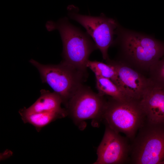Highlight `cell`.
Segmentation results:
<instances>
[{
    "instance_id": "2e32d148",
    "label": "cell",
    "mask_w": 164,
    "mask_h": 164,
    "mask_svg": "<svg viewBox=\"0 0 164 164\" xmlns=\"http://www.w3.org/2000/svg\"><path fill=\"white\" fill-rule=\"evenodd\" d=\"M162 164H164V161H163L162 163Z\"/></svg>"
},
{
    "instance_id": "7a4b0ae2",
    "label": "cell",
    "mask_w": 164,
    "mask_h": 164,
    "mask_svg": "<svg viewBox=\"0 0 164 164\" xmlns=\"http://www.w3.org/2000/svg\"><path fill=\"white\" fill-rule=\"evenodd\" d=\"M116 33L126 60L138 71L148 70L164 55V42L150 36L117 28Z\"/></svg>"
},
{
    "instance_id": "5b68a950",
    "label": "cell",
    "mask_w": 164,
    "mask_h": 164,
    "mask_svg": "<svg viewBox=\"0 0 164 164\" xmlns=\"http://www.w3.org/2000/svg\"><path fill=\"white\" fill-rule=\"evenodd\" d=\"M29 62L38 70L42 82L60 96L66 107L87 77V73L61 62L57 65H44L33 59Z\"/></svg>"
},
{
    "instance_id": "3957f363",
    "label": "cell",
    "mask_w": 164,
    "mask_h": 164,
    "mask_svg": "<svg viewBox=\"0 0 164 164\" xmlns=\"http://www.w3.org/2000/svg\"><path fill=\"white\" fill-rule=\"evenodd\" d=\"M131 141L129 163L161 164L164 161V123L146 120Z\"/></svg>"
},
{
    "instance_id": "5bb4252c",
    "label": "cell",
    "mask_w": 164,
    "mask_h": 164,
    "mask_svg": "<svg viewBox=\"0 0 164 164\" xmlns=\"http://www.w3.org/2000/svg\"><path fill=\"white\" fill-rule=\"evenodd\" d=\"M86 66L94 73L95 76L109 79L121 88L117 74L114 68L110 65L102 62L89 60L87 63Z\"/></svg>"
},
{
    "instance_id": "9a60e30c",
    "label": "cell",
    "mask_w": 164,
    "mask_h": 164,
    "mask_svg": "<svg viewBox=\"0 0 164 164\" xmlns=\"http://www.w3.org/2000/svg\"><path fill=\"white\" fill-rule=\"evenodd\" d=\"M149 72L153 86L164 89V55L151 67Z\"/></svg>"
},
{
    "instance_id": "7c38bea8",
    "label": "cell",
    "mask_w": 164,
    "mask_h": 164,
    "mask_svg": "<svg viewBox=\"0 0 164 164\" xmlns=\"http://www.w3.org/2000/svg\"><path fill=\"white\" fill-rule=\"evenodd\" d=\"M19 112L23 122L32 125L38 132L40 131L42 128L56 119L65 117L68 115L67 112L28 113L19 110Z\"/></svg>"
},
{
    "instance_id": "8992f818",
    "label": "cell",
    "mask_w": 164,
    "mask_h": 164,
    "mask_svg": "<svg viewBox=\"0 0 164 164\" xmlns=\"http://www.w3.org/2000/svg\"><path fill=\"white\" fill-rule=\"evenodd\" d=\"M104 96L83 85L68 102V114L79 126L88 119H102L107 103Z\"/></svg>"
},
{
    "instance_id": "8fae6325",
    "label": "cell",
    "mask_w": 164,
    "mask_h": 164,
    "mask_svg": "<svg viewBox=\"0 0 164 164\" xmlns=\"http://www.w3.org/2000/svg\"><path fill=\"white\" fill-rule=\"evenodd\" d=\"M40 97L31 106L28 108L24 107L20 110L28 113L67 112L66 109L61 107L62 100L57 93L55 92H51L44 89L40 91Z\"/></svg>"
},
{
    "instance_id": "4fadbf2b",
    "label": "cell",
    "mask_w": 164,
    "mask_h": 164,
    "mask_svg": "<svg viewBox=\"0 0 164 164\" xmlns=\"http://www.w3.org/2000/svg\"><path fill=\"white\" fill-rule=\"evenodd\" d=\"M96 86L100 94L108 95L118 100L130 98L123 91L111 80L98 76H95ZM132 99V98H131Z\"/></svg>"
},
{
    "instance_id": "30bf717a",
    "label": "cell",
    "mask_w": 164,
    "mask_h": 164,
    "mask_svg": "<svg viewBox=\"0 0 164 164\" xmlns=\"http://www.w3.org/2000/svg\"><path fill=\"white\" fill-rule=\"evenodd\" d=\"M146 120L152 123H164V89L152 87L139 101Z\"/></svg>"
},
{
    "instance_id": "6da1fadb",
    "label": "cell",
    "mask_w": 164,
    "mask_h": 164,
    "mask_svg": "<svg viewBox=\"0 0 164 164\" xmlns=\"http://www.w3.org/2000/svg\"><path fill=\"white\" fill-rule=\"evenodd\" d=\"M48 31L57 30L63 45L61 62L87 73L86 64L91 53L97 49L90 36L71 24L66 17L46 24Z\"/></svg>"
},
{
    "instance_id": "52a82bcc",
    "label": "cell",
    "mask_w": 164,
    "mask_h": 164,
    "mask_svg": "<svg viewBox=\"0 0 164 164\" xmlns=\"http://www.w3.org/2000/svg\"><path fill=\"white\" fill-rule=\"evenodd\" d=\"M68 10L69 17L86 29L100 51L103 59L106 60L109 59L108 50L113 43V36L118 27L116 21L103 14L94 16L80 14L70 8Z\"/></svg>"
},
{
    "instance_id": "9c48e42d",
    "label": "cell",
    "mask_w": 164,
    "mask_h": 164,
    "mask_svg": "<svg viewBox=\"0 0 164 164\" xmlns=\"http://www.w3.org/2000/svg\"><path fill=\"white\" fill-rule=\"evenodd\" d=\"M116 72L121 89L129 98L140 101L152 84L147 78L121 60H106Z\"/></svg>"
},
{
    "instance_id": "277c9868",
    "label": "cell",
    "mask_w": 164,
    "mask_h": 164,
    "mask_svg": "<svg viewBox=\"0 0 164 164\" xmlns=\"http://www.w3.org/2000/svg\"><path fill=\"white\" fill-rule=\"evenodd\" d=\"M140 101L118 100L112 97L107 101L102 119L106 125L132 140L146 120Z\"/></svg>"
},
{
    "instance_id": "ba28073f",
    "label": "cell",
    "mask_w": 164,
    "mask_h": 164,
    "mask_svg": "<svg viewBox=\"0 0 164 164\" xmlns=\"http://www.w3.org/2000/svg\"><path fill=\"white\" fill-rule=\"evenodd\" d=\"M126 136L106 125L103 139L97 150L94 164H121L129 162L130 144Z\"/></svg>"
}]
</instances>
